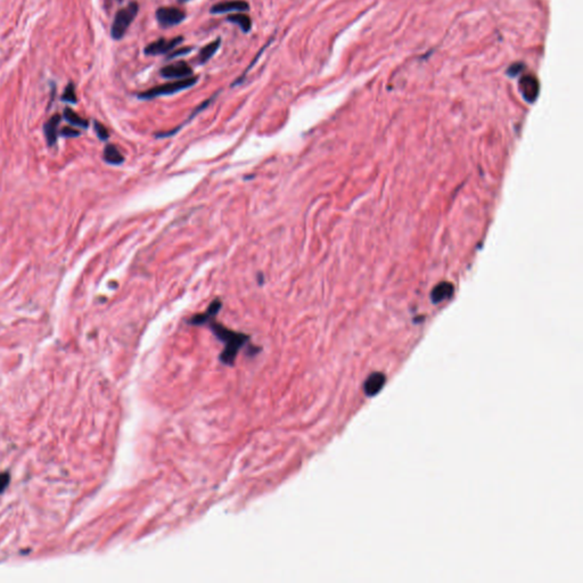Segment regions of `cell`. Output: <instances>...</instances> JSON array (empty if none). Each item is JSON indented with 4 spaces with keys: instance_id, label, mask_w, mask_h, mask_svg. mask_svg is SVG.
Listing matches in <instances>:
<instances>
[{
    "instance_id": "cell-20",
    "label": "cell",
    "mask_w": 583,
    "mask_h": 583,
    "mask_svg": "<svg viewBox=\"0 0 583 583\" xmlns=\"http://www.w3.org/2000/svg\"><path fill=\"white\" fill-rule=\"evenodd\" d=\"M11 481V475L8 473H0V493L4 492Z\"/></svg>"
},
{
    "instance_id": "cell-8",
    "label": "cell",
    "mask_w": 583,
    "mask_h": 583,
    "mask_svg": "<svg viewBox=\"0 0 583 583\" xmlns=\"http://www.w3.org/2000/svg\"><path fill=\"white\" fill-rule=\"evenodd\" d=\"M250 10V5L244 0H229V2H222L219 4H215L211 7V13L212 14H223V13H232V12H246Z\"/></svg>"
},
{
    "instance_id": "cell-22",
    "label": "cell",
    "mask_w": 583,
    "mask_h": 583,
    "mask_svg": "<svg viewBox=\"0 0 583 583\" xmlns=\"http://www.w3.org/2000/svg\"><path fill=\"white\" fill-rule=\"evenodd\" d=\"M257 284L260 286L263 285V274L262 273H257Z\"/></svg>"
},
{
    "instance_id": "cell-11",
    "label": "cell",
    "mask_w": 583,
    "mask_h": 583,
    "mask_svg": "<svg viewBox=\"0 0 583 583\" xmlns=\"http://www.w3.org/2000/svg\"><path fill=\"white\" fill-rule=\"evenodd\" d=\"M220 44H221V39H218L214 40L212 42H210L209 45H206L200 50V54H198V57H197V62L200 63V64H205L206 62H209L211 58L213 57V55L218 52L219 47H220Z\"/></svg>"
},
{
    "instance_id": "cell-16",
    "label": "cell",
    "mask_w": 583,
    "mask_h": 583,
    "mask_svg": "<svg viewBox=\"0 0 583 583\" xmlns=\"http://www.w3.org/2000/svg\"><path fill=\"white\" fill-rule=\"evenodd\" d=\"M63 99L65 101H69V103H77V96H75L74 86L72 83H70L69 86L66 87L64 95H63Z\"/></svg>"
},
{
    "instance_id": "cell-1",
    "label": "cell",
    "mask_w": 583,
    "mask_h": 583,
    "mask_svg": "<svg viewBox=\"0 0 583 583\" xmlns=\"http://www.w3.org/2000/svg\"><path fill=\"white\" fill-rule=\"evenodd\" d=\"M208 325L214 335L217 336V339L220 340L222 343H225V349H223L220 356L221 362L227 366H232L239 350L247 343L250 337L243 333L230 331L227 327L222 326L221 324L215 323L214 319L211 320Z\"/></svg>"
},
{
    "instance_id": "cell-10",
    "label": "cell",
    "mask_w": 583,
    "mask_h": 583,
    "mask_svg": "<svg viewBox=\"0 0 583 583\" xmlns=\"http://www.w3.org/2000/svg\"><path fill=\"white\" fill-rule=\"evenodd\" d=\"M385 375L382 373H375L371 374L363 385V391L368 396H374L382 390L385 384Z\"/></svg>"
},
{
    "instance_id": "cell-4",
    "label": "cell",
    "mask_w": 583,
    "mask_h": 583,
    "mask_svg": "<svg viewBox=\"0 0 583 583\" xmlns=\"http://www.w3.org/2000/svg\"><path fill=\"white\" fill-rule=\"evenodd\" d=\"M186 19V13L177 7H161L156 11V20L162 28H172Z\"/></svg>"
},
{
    "instance_id": "cell-23",
    "label": "cell",
    "mask_w": 583,
    "mask_h": 583,
    "mask_svg": "<svg viewBox=\"0 0 583 583\" xmlns=\"http://www.w3.org/2000/svg\"><path fill=\"white\" fill-rule=\"evenodd\" d=\"M178 2H179V3H181V4H184V3H187V2H189V0H178Z\"/></svg>"
},
{
    "instance_id": "cell-12",
    "label": "cell",
    "mask_w": 583,
    "mask_h": 583,
    "mask_svg": "<svg viewBox=\"0 0 583 583\" xmlns=\"http://www.w3.org/2000/svg\"><path fill=\"white\" fill-rule=\"evenodd\" d=\"M228 22L237 24L243 32L247 33L251 31L252 29V20L248 18L247 15L243 14V13H236V14L228 15L226 19Z\"/></svg>"
},
{
    "instance_id": "cell-7",
    "label": "cell",
    "mask_w": 583,
    "mask_h": 583,
    "mask_svg": "<svg viewBox=\"0 0 583 583\" xmlns=\"http://www.w3.org/2000/svg\"><path fill=\"white\" fill-rule=\"evenodd\" d=\"M221 308H222L221 300L215 299L211 302L208 310L203 312V314L193 316L192 318L188 320V324L192 325V326H204V325H208L211 320L214 319V317L218 315V312L221 310Z\"/></svg>"
},
{
    "instance_id": "cell-13",
    "label": "cell",
    "mask_w": 583,
    "mask_h": 583,
    "mask_svg": "<svg viewBox=\"0 0 583 583\" xmlns=\"http://www.w3.org/2000/svg\"><path fill=\"white\" fill-rule=\"evenodd\" d=\"M61 122V116L60 115H54L52 119H50L47 123L45 124V134H46V138H47V141L49 145H53L56 141V138H57V128H58V124H60Z\"/></svg>"
},
{
    "instance_id": "cell-19",
    "label": "cell",
    "mask_w": 583,
    "mask_h": 583,
    "mask_svg": "<svg viewBox=\"0 0 583 583\" xmlns=\"http://www.w3.org/2000/svg\"><path fill=\"white\" fill-rule=\"evenodd\" d=\"M523 70H524V65L522 64V63H515V64H513L508 70H507V74L510 75V77H516V75L518 73H521Z\"/></svg>"
},
{
    "instance_id": "cell-6",
    "label": "cell",
    "mask_w": 583,
    "mask_h": 583,
    "mask_svg": "<svg viewBox=\"0 0 583 583\" xmlns=\"http://www.w3.org/2000/svg\"><path fill=\"white\" fill-rule=\"evenodd\" d=\"M160 73H161L162 77L166 78V79L181 80V79L193 77V69L191 67V65L188 64V63H186L184 61H179V62L172 63V64H168L166 66H163L162 69L160 70Z\"/></svg>"
},
{
    "instance_id": "cell-21",
    "label": "cell",
    "mask_w": 583,
    "mask_h": 583,
    "mask_svg": "<svg viewBox=\"0 0 583 583\" xmlns=\"http://www.w3.org/2000/svg\"><path fill=\"white\" fill-rule=\"evenodd\" d=\"M63 134L67 137H75V136H79V131L77 130H73V129H70V128H64L63 130Z\"/></svg>"
},
{
    "instance_id": "cell-17",
    "label": "cell",
    "mask_w": 583,
    "mask_h": 583,
    "mask_svg": "<svg viewBox=\"0 0 583 583\" xmlns=\"http://www.w3.org/2000/svg\"><path fill=\"white\" fill-rule=\"evenodd\" d=\"M95 130H96L97 134H98L99 139H101V140H107L109 134H108L107 129L105 128L103 124H100L99 122H95Z\"/></svg>"
},
{
    "instance_id": "cell-18",
    "label": "cell",
    "mask_w": 583,
    "mask_h": 583,
    "mask_svg": "<svg viewBox=\"0 0 583 583\" xmlns=\"http://www.w3.org/2000/svg\"><path fill=\"white\" fill-rule=\"evenodd\" d=\"M193 50V47H184V48H179L175 50V52L172 53H169V55L167 56V60H172V58H176L178 56H183V55H187L188 53H191Z\"/></svg>"
},
{
    "instance_id": "cell-14",
    "label": "cell",
    "mask_w": 583,
    "mask_h": 583,
    "mask_svg": "<svg viewBox=\"0 0 583 583\" xmlns=\"http://www.w3.org/2000/svg\"><path fill=\"white\" fill-rule=\"evenodd\" d=\"M104 160L112 166H120L123 163L124 158L120 151L114 145H107L104 150Z\"/></svg>"
},
{
    "instance_id": "cell-9",
    "label": "cell",
    "mask_w": 583,
    "mask_h": 583,
    "mask_svg": "<svg viewBox=\"0 0 583 583\" xmlns=\"http://www.w3.org/2000/svg\"><path fill=\"white\" fill-rule=\"evenodd\" d=\"M519 90L527 101H534L539 94V82L533 75H524L519 80Z\"/></svg>"
},
{
    "instance_id": "cell-15",
    "label": "cell",
    "mask_w": 583,
    "mask_h": 583,
    "mask_svg": "<svg viewBox=\"0 0 583 583\" xmlns=\"http://www.w3.org/2000/svg\"><path fill=\"white\" fill-rule=\"evenodd\" d=\"M64 119L70 122L71 124L73 125H78V126H83V128H87L88 126V122L87 120L82 119L81 116L78 115L77 113L74 111H72L71 108H66L64 111Z\"/></svg>"
},
{
    "instance_id": "cell-3",
    "label": "cell",
    "mask_w": 583,
    "mask_h": 583,
    "mask_svg": "<svg viewBox=\"0 0 583 583\" xmlns=\"http://www.w3.org/2000/svg\"><path fill=\"white\" fill-rule=\"evenodd\" d=\"M138 12H139L138 4L132 2L130 3L128 6L122 8V10L116 13L111 29V35L113 39L120 40L123 38L126 30H128L130 27V24L133 22L134 19H136Z\"/></svg>"
},
{
    "instance_id": "cell-5",
    "label": "cell",
    "mask_w": 583,
    "mask_h": 583,
    "mask_svg": "<svg viewBox=\"0 0 583 583\" xmlns=\"http://www.w3.org/2000/svg\"><path fill=\"white\" fill-rule=\"evenodd\" d=\"M184 41V38L179 36L172 39H164V38H160L154 42H151L150 45L146 46L145 54L151 55V56H156V55H163L171 53L173 49H176L178 46Z\"/></svg>"
},
{
    "instance_id": "cell-2",
    "label": "cell",
    "mask_w": 583,
    "mask_h": 583,
    "mask_svg": "<svg viewBox=\"0 0 583 583\" xmlns=\"http://www.w3.org/2000/svg\"><path fill=\"white\" fill-rule=\"evenodd\" d=\"M197 81H198V77H194L193 75V77H189V78H186V79L176 80V81H173V82H167L164 84H160V86L151 88V89H149V90L138 94V98L153 99V98H156V97L177 94V92H179L181 90L188 89V88L193 87L194 84L197 83Z\"/></svg>"
}]
</instances>
